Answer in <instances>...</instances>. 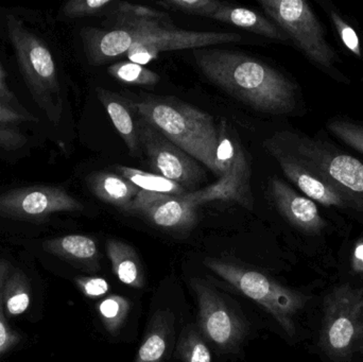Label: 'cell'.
Returning <instances> with one entry per match:
<instances>
[{
  "label": "cell",
  "instance_id": "obj_22",
  "mask_svg": "<svg viewBox=\"0 0 363 362\" xmlns=\"http://www.w3.org/2000/svg\"><path fill=\"white\" fill-rule=\"evenodd\" d=\"M121 176L133 183L134 185L147 191V193H160V195L167 196H185L188 193L181 185L169 179L164 178L157 174H151L144 170L136 169V168L127 167V166H118L117 167Z\"/></svg>",
  "mask_w": 363,
  "mask_h": 362
},
{
  "label": "cell",
  "instance_id": "obj_29",
  "mask_svg": "<svg viewBox=\"0 0 363 362\" xmlns=\"http://www.w3.org/2000/svg\"><path fill=\"white\" fill-rule=\"evenodd\" d=\"M328 130L347 146L363 154V127L350 121L334 120L328 123Z\"/></svg>",
  "mask_w": 363,
  "mask_h": 362
},
{
  "label": "cell",
  "instance_id": "obj_4",
  "mask_svg": "<svg viewBox=\"0 0 363 362\" xmlns=\"http://www.w3.org/2000/svg\"><path fill=\"white\" fill-rule=\"evenodd\" d=\"M204 265L245 297L264 307L289 337L296 336L294 318L307 303V298L303 293L286 288L260 272L228 261L205 259Z\"/></svg>",
  "mask_w": 363,
  "mask_h": 362
},
{
  "label": "cell",
  "instance_id": "obj_26",
  "mask_svg": "<svg viewBox=\"0 0 363 362\" xmlns=\"http://www.w3.org/2000/svg\"><path fill=\"white\" fill-rule=\"evenodd\" d=\"M178 352L184 362H211L209 349L194 329H186L178 344Z\"/></svg>",
  "mask_w": 363,
  "mask_h": 362
},
{
  "label": "cell",
  "instance_id": "obj_14",
  "mask_svg": "<svg viewBox=\"0 0 363 362\" xmlns=\"http://www.w3.org/2000/svg\"><path fill=\"white\" fill-rule=\"evenodd\" d=\"M264 147L269 154L277 159L285 176L301 189L308 199L313 200V202H319L322 205L337 208H359V205H362V200L355 199L352 197L351 193L341 191L321 176L313 174L287 153L266 142H264Z\"/></svg>",
  "mask_w": 363,
  "mask_h": 362
},
{
  "label": "cell",
  "instance_id": "obj_9",
  "mask_svg": "<svg viewBox=\"0 0 363 362\" xmlns=\"http://www.w3.org/2000/svg\"><path fill=\"white\" fill-rule=\"evenodd\" d=\"M138 131L143 153L155 174L178 183L187 193L198 191L204 182L205 171L196 159L138 116Z\"/></svg>",
  "mask_w": 363,
  "mask_h": 362
},
{
  "label": "cell",
  "instance_id": "obj_34",
  "mask_svg": "<svg viewBox=\"0 0 363 362\" xmlns=\"http://www.w3.org/2000/svg\"><path fill=\"white\" fill-rule=\"evenodd\" d=\"M26 138L15 130L0 127V147L6 149H16L23 146Z\"/></svg>",
  "mask_w": 363,
  "mask_h": 362
},
{
  "label": "cell",
  "instance_id": "obj_25",
  "mask_svg": "<svg viewBox=\"0 0 363 362\" xmlns=\"http://www.w3.org/2000/svg\"><path fill=\"white\" fill-rule=\"evenodd\" d=\"M131 304L118 295H110L99 304L98 312L108 333L116 335L127 320Z\"/></svg>",
  "mask_w": 363,
  "mask_h": 362
},
{
  "label": "cell",
  "instance_id": "obj_18",
  "mask_svg": "<svg viewBox=\"0 0 363 362\" xmlns=\"http://www.w3.org/2000/svg\"><path fill=\"white\" fill-rule=\"evenodd\" d=\"M211 18L222 23H230L235 27L242 28L258 35L266 36L273 40H288V36L275 23H271L268 18L262 16L259 13L254 12L243 6H232L225 2Z\"/></svg>",
  "mask_w": 363,
  "mask_h": 362
},
{
  "label": "cell",
  "instance_id": "obj_37",
  "mask_svg": "<svg viewBox=\"0 0 363 362\" xmlns=\"http://www.w3.org/2000/svg\"><path fill=\"white\" fill-rule=\"evenodd\" d=\"M10 98H12V94L6 89L4 72H2L1 67H0V100H9Z\"/></svg>",
  "mask_w": 363,
  "mask_h": 362
},
{
  "label": "cell",
  "instance_id": "obj_12",
  "mask_svg": "<svg viewBox=\"0 0 363 362\" xmlns=\"http://www.w3.org/2000/svg\"><path fill=\"white\" fill-rule=\"evenodd\" d=\"M251 180V164L242 145L237 138L234 159L223 176L205 188L186 193L185 197L198 208L208 202L222 200L236 202L242 208L253 210L254 197Z\"/></svg>",
  "mask_w": 363,
  "mask_h": 362
},
{
  "label": "cell",
  "instance_id": "obj_21",
  "mask_svg": "<svg viewBox=\"0 0 363 362\" xmlns=\"http://www.w3.org/2000/svg\"><path fill=\"white\" fill-rule=\"evenodd\" d=\"M172 333V318L167 312H159L153 316L149 331L138 350L135 362H162L167 352Z\"/></svg>",
  "mask_w": 363,
  "mask_h": 362
},
{
  "label": "cell",
  "instance_id": "obj_13",
  "mask_svg": "<svg viewBox=\"0 0 363 362\" xmlns=\"http://www.w3.org/2000/svg\"><path fill=\"white\" fill-rule=\"evenodd\" d=\"M198 206L185 196L160 195L140 189L125 213L140 215L155 227L170 231H184L198 220Z\"/></svg>",
  "mask_w": 363,
  "mask_h": 362
},
{
  "label": "cell",
  "instance_id": "obj_33",
  "mask_svg": "<svg viewBox=\"0 0 363 362\" xmlns=\"http://www.w3.org/2000/svg\"><path fill=\"white\" fill-rule=\"evenodd\" d=\"M77 285L82 291L83 295L91 299L104 297L110 290V285L102 278H91L81 276L76 280Z\"/></svg>",
  "mask_w": 363,
  "mask_h": 362
},
{
  "label": "cell",
  "instance_id": "obj_6",
  "mask_svg": "<svg viewBox=\"0 0 363 362\" xmlns=\"http://www.w3.org/2000/svg\"><path fill=\"white\" fill-rule=\"evenodd\" d=\"M264 142L287 153L341 191L363 196V164L355 157L333 152L321 142L291 132L274 134Z\"/></svg>",
  "mask_w": 363,
  "mask_h": 362
},
{
  "label": "cell",
  "instance_id": "obj_35",
  "mask_svg": "<svg viewBox=\"0 0 363 362\" xmlns=\"http://www.w3.org/2000/svg\"><path fill=\"white\" fill-rule=\"evenodd\" d=\"M23 120L25 117L23 115L8 108L4 102H0V123H16Z\"/></svg>",
  "mask_w": 363,
  "mask_h": 362
},
{
  "label": "cell",
  "instance_id": "obj_19",
  "mask_svg": "<svg viewBox=\"0 0 363 362\" xmlns=\"http://www.w3.org/2000/svg\"><path fill=\"white\" fill-rule=\"evenodd\" d=\"M106 251L112 264L113 273L117 278L128 286L143 288L144 273L134 249L121 240L110 239L106 244Z\"/></svg>",
  "mask_w": 363,
  "mask_h": 362
},
{
  "label": "cell",
  "instance_id": "obj_32",
  "mask_svg": "<svg viewBox=\"0 0 363 362\" xmlns=\"http://www.w3.org/2000/svg\"><path fill=\"white\" fill-rule=\"evenodd\" d=\"M116 16H131L140 17V18H152L161 19L166 21L169 15L161 11L153 10L146 6H140V4H129V2H116L114 6Z\"/></svg>",
  "mask_w": 363,
  "mask_h": 362
},
{
  "label": "cell",
  "instance_id": "obj_7",
  "mask_svg": "<svg viewBox=\"0 0 363 362\" xmlns=\"http://www.w3.org/2000/svg\"><path fill=\"white\" fill-rule=\"evenodd\" d=\"M320 344L335 359L350 358L363 346V288L337 287L324 301Z\"/></svg>",
  "mask_w": 363,
  "mask_h": 362
},
{
  "label": "cell",
  "instance_id": "obj_1",
  "mask_svg": "<svg viewBox=\"0 0 363 362\" xmlns=\"http://www.w3.org/2000/svg\"><path fill=\"white\" fill-rule=\"evenodd\" d=\"M116 17L113 29L87 28L81 34L87 59L94 65H102L125 55L129 61L145 66L164 51L194 50L243 40V36L235 32L188 31L161 19Z\"/></svg>",
  "mask_w": 363,
  "mask_h": 362
},
{
  "label": "cell",
  "instance_id": "obj_3",
  "mask_svg": "<svg viewBox=\"0 0 363 362\" xmlns=\"http://www.w3.org/2000/svg\"><path fill=\"white\" fill-rule=\"evenodd\" d=\"M136 116L157 128L168 140L219 178L218 125L211 115L174 98L132 101Z\"/></svg>",
  "mask_w": 363,
  "mask_h": 362
},
{
  "label": "cell",
  "instance_id": "obj_23",
  "mask_svg": "<svg viewBox=\"0 0 363 362\" xmlns=\"http://www.w3.org/2000/svg\"><path fill=\"white\" fill-rule=\"evenodd\" d=\"M108 72L119 82L131 86L153 87L160 81L159 74L131 61L117 62L108 67Z\"/></svg>",
  "mask_w": 363,
  "mask_h": 362
},
{
  "label": "cell",
  "instance_id": "obj_28",
  "mask_svg": "<svg viewBox=\"0 0 363 362\" xmlns=\"http://www.w3.org/2000/svg\"><path fill=\"white\" fill-rule=\"evenodd\" d=\"M225 2L218 0H163L157 1V6L166 10L179 11L187 14L198 15V16L209 17L224 6Z\"/></svg>",
  "mask_w": 363,
  "mask_h": 362
},
{
  "label": "cell",
  "instance_id": "obj_16",
  "mask_svg": "<svg viewBox=\"0 0 363 362\" xmlns=\"http://www.w3.org/2000/svg\"><path fill=\"white\" fill-rule=\"evenodd\" d=\"M98 99L106 108L115 129L123 138L129 149L130 154L134 157H142L143 151L138 137V120L134 118L131 100L117 95L108 89L97 87L96 89Z\"/></svg>",
  "mask_w": 363,
  "mask_h": 362
},
{
  "label": "cell",
  "instance_id": "obj_27",
  "mask_svg": "<svg viewBox=\"0 0 363 362\" xmlns=\"http://www.w3.org/2000/svg\"><path fill=\"white\" fill-rule=\"evenodd\" d=\"M10 271V264L6 261H0V357L21 342V336L9 327L4 314V286Z\"/></svg>",
  "mask_w": 363,
  "mask_h": 362
},
{
  "label": "cell",
  "instance_id": "obj_31",
  "mask_svg": "<svg viewBox=\"0 0 363 362\" xmlns=\"http://www.w3.org/2000/svg\"><path fill=\"white\" fill-rule=\"evenodd\" d=\"M330 16L345 47H347L349 50H351L354 55L362 57V46H360L359 38H358V34L356 33L355 30H354L349 23H345V21L341 18L340 15L337 14L334 11L330 13Z\"/></svg>",
  "mask_w": 363,
  "mask_h": 362
},
{
  "label": "cell",
  "instance_id": "obj_5",
  "mask_svg": "<svg viewBox=\"0 0 363 362\" xmlns=\"http://www.w3.org/2000/svg\"><path fill=\"white\" fill-rule=\"evenodd\" d=\"M6 29L17 62L32 95L53 120L62 110L57 68L49 49L12 15L6 16Z\"/></svg>",
  "mask_w": 363,
  "mask_h": 362
},
{
  "label": "cell",
  "instance_id": "obj_10",
  "mask_svg": "<svg viewBox=\"0 0 363 362\" xmlns=\"http://www.w3.org/2000/svg\"><path fill=\"white\" fill-rule=\"evenodd\" d=\"M83 204L65 189L50 185H33L0 195V216L18 220L43 221L50 215L79 212Z\"/></svg>",
  "mask_w": 363,
  "mask_h": 362
},
{
  "label": "cell",
  "instance_id": "obj_20",
  "mask_svg": "<svg viewBox=\"0 0 363 362\" xmlns=\"http://www.w3.org/2000/svg\"><path fill=\"white\" fill-rule=\"evenodd\" d=\"M45 250L68 261H76L87 267L98 268L97 244L95 240L84 235H67L48 240L44 244Z\"/></svg>",
  "mask_w": 363,
  "mask_h": 362
},
{
  "label": "cell",
  "instance_id": "obj_15",
  "mask_svg": "<svg viewBox=\"0 0 363 362\" xmlns=\"http://www.w3.org/2000/svg\"><path fill=\"white\" fill-rule=\"evenodd\" d=\"M269 193L279 212L294 227L309 234H319L325 229V220L320 215L317 204L298 195L281 179L277 176L271 179Z\"/></svg>",
  "mask_w": 363,
  "mask_h": 362
},
{
  "label": "cell",
  "instance_id": "obj_8",
  "mask_svg": "<svg viewBox=\"0 0 363 362\" xmlns=\"http://www.w3.org/2000/svg\"><path fill=\"white\" fill-rule=\"evenodd\" d=\"M266 14L315 63L332 68L336 53L325 38L319 19L303 0H259Z\"/></svg>",
  "mask_w": 363,
  "mask_h": 362
},
{
  "label": "cell",
  "instance_id": "obj_24",
  "mask_svg": "<svg viewBox=\"0 0 363 362\" xmlns=\"http://www.w3.org/2000/svg\"><path fill=\"white\" fill-rule=\"evenodd\" d=\"M4 310L15 317L27 312L30 305V291L25 276L19 271L9 274L4 286Z\"/></svg>",
  "mask_w": 363,
  "mask_h": 362
},
{
  "label": "cell",
  "instance_id": "obj_11",
  "mask_svg": "<svg viewBox=\"0 0 363 362\" xmlns=\"http://www.w3.org/2000/svg\"><path fill=\"white\" fill-rule=\"evenodd\" d=\"M190 285L198 300L199 319L205 337L222 350H233L245 334L242 321L206 282L192 278Z\"/></svg>",
  "mask_w": 363,
  "mask_h": 362
},
{
  "label": "cell",
  "instance_id": "obj_36",
  "mask_svg": "<svg viewBox=\"0 0 363 362\" xmlns=\"http://www.w3.org/2000/svg\"><path fill=\"white\" fill-rule=\"evenodd\" d=\"M353 269L358 273H363V242H358L354 250L353 261H352Z\"/></svg>",
  "mask_w": 363,
  "mask_h": 362
},
{
  "label": "cell",
  "instance_id": "obj_2",
  "mask_svg": "<svg viewBox=\"0 0 363 362\" xmlns=\"http://www.w3.org/2000/svg\"><path fill=\"white\" fill-rule=\"evenodd\" d=\"M199 69L222 91L258 112L284 115L296 106V87L268 64L225 49L192 50Z\"/></svg>",
  "mask_w": 363,
  "mask_h": 362
},
{
  "label": "cell",
  "instance_id": "obj_17",
  "mask_svg": "<svg viewBox=\"0 0 363 362\" xmlns=\"http://www.w3.org/2000/svg\"><path fill=\"white\" fill-rule=\"evenodd\" d=\"M89 191L104 203L116 206L125 212L140 193L133 183L123 176L111 172H93L86 178Z\"/></svg>",
  "mask_w": 363,
  "mask_h": 362
},
{
  "label": "cell",
  "instance_id": "obj_30",
  "mask_svg": "<svg viewBox=\"0 0 363 362\" xmlns=\"http://www.w3.org/2000/svg\"><path fill=\"white\" fill-rule=\"evenodd\" d=\"M116 2L112 0H72L64 6L63 12L70 18L91 16L114 6Z\"/></svg>",
  "mask_w": 363,
  "mask_h": 362
}]
</instances>
